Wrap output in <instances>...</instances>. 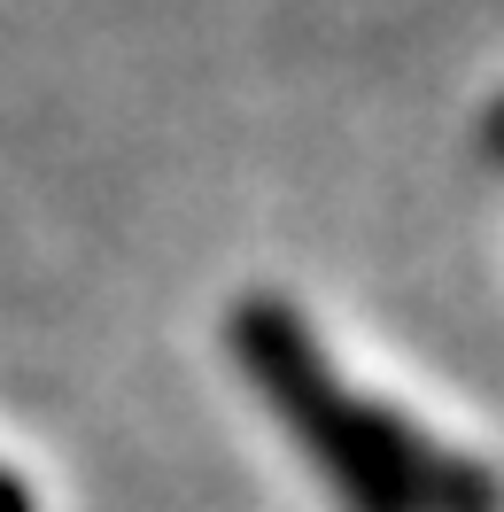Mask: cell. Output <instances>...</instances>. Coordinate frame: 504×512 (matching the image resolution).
<instances>
[{"label": "cell", "mask_w": 504, "mask_h": 512, "mask_svg": "<svg viewBox=\"0 0 504 512\" xmlns=\"http://www.w3.org/2000/svg\"><path fill=\"white\" fill-rule=\"evenodd\" d=\"M233 357L342 512H504V481L481 458L442 450L427 427L334 381L311 326L287 303H241Z\"/></svg>", "instance_id": "cell-1"}, {"label": "cell", "mask_w": 504, "mask_h": 512, "mask_svg": "<svg viewBox=\"0 0 504 512\" xmlns=\"http://www.w3.org/2000/svg\"><path fill=\"white\" fill-rule=\"evenodd\" d=\"M0 512H39V505H32V489H24L16 474H0Z\"/></svg>", "instance_id": "cell-2"}]
</instances>
